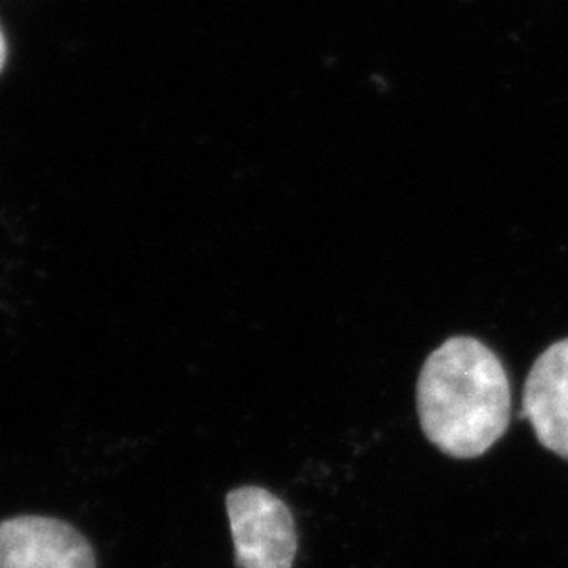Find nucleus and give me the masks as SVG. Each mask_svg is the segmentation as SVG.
Instances as JSON below:
<instances>
[{"label":"nucleus","instance_id":"obj_1","mask_svg":"<svg viewBox=\"0 0 568 568\" xmlns=\"http://www.w3.org/2000/svg\"><path fill=\"white\" fill-rule=\"evenodd\" d=\"M417 413L427 440L438 450L455 459L480 457L508 432V373L483 342L450 337L422 366Z\"/></svg>","mask_w":568,"mask_h":568},{"label":"nucleus","instance_id":"obj_2","mask_svg":"<svg viewBox=\"0 0 568 568\" xmlns=\"http://www.w3.org/2000/svg\"><path fill=\"white\" fill-rule=\"evenodd\" d=\"M236 568H291L297 532L291 509L260 487L234 488L225 497Z\"/></svg>","mask_w":568,"mask_h":568},{"label":"nucleus","instance_id":"obj_3","mask_svg":"<svg viewBox=\"0 0 568 568\" xmlns=\"http://www.w3.org/2000/svg\"><path fill=\"white\" fill-rule=\"evenodd\" d=\"M0 568H98L91 544L77 528L47 516L0 523Z\"/></svg>","mask_w":568,"mask_h":568},{"label":"nucleus","instance_id":"obj_4","mask_svg":"<svg viewBox=\"0 0 568 568\" xmlns=\"http://www.w3.org/2000/svg\"><path fill=\"white\" fill-rule=\"evenodd\" d=\"M523 417L544 447L568 462V337L549 345L530 366Z\"/></svg>","mask_w":568,"mask_h":568},{"label":"nucleus","instance_id":"obj_5","mask_svg":"<svg viewBox=\"0 0 568 568\" xmlns=\"http://www.w3.org/2000/svg\"><path fill=\"white\" fill-rule=\"evenodd\" d=\"M4 61H7V41H4V34L0 30V72L4 68Z\"/></svg>","mask_w":568,"mask_h":568}]
</instances>
